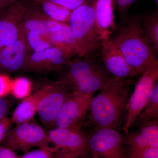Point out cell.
I'll list each match as a JSON object with an SVG mask.
<instances>
[{"label": "cell", "mask_w": 158, "mask_h": 158, "mask_svg": "<svg viewBox=\"0 0 158 158\" xmlns=\"http://www.w3.org/2000/svg\"><path fill=\"white\" fill-rule=\"evenodd\" d=\"M21 33L24 37L29 49L32 50L34 52H42L52 46L45 36L31 31Z\"/></svg>", "instance_id": "7402d4cb"}, {"label": "cell", "mask_w": 158, "mask_h": 158, "mask_svg": "<svg viewBox=\"0 0 158 158\" xmlns=\"http://www.w3.org/2000/svg\"><path fill=\"white\" fill-rule=\"evenodd\" d=\"M73 158H88V157H83L81 156H77L73 157Z\"/></svg>", "instance_id": "e575fe53"}, {"label": "cell", "mask_w": 158, "mask_h": 158, "mask_svg": "<svg viewBox=\"0 0 158 158\" xmlns=\"http://www.w3.org/2000/svg\"><path fill=\"white\" fill-rule=\"evenodd\" d=\"M47 135L50 143L54 147L73 156L88 157V136L81 127H56L50 130Z\"/></svg>", "instance_id": "8fae6325"}, {"label": "cell", "mask_w": 158, "mask_h": 158, "mask_svg": "<svg viewBox=\"0 0 158 158\" xmlns=\"http://www.w3.org/2000/svg\"><path fill=\"white\" fill-rule=\"evenodd\" d=\"M127 158H158V147L145 148L127 156Z\"/></svg>", "instance_id": "f1b7e54d"}, {"label": "cell", "mask_w": 158, "mask_h": 158, "mask_svg": "<svg viewBox=\"0 0 158 158\" xmlns=\"http://www.w3.org/2000/svg\"><path fill=\"white\" fill-rule=\"evenodd\" d=\"M37 113V100L35 95L23 100L13 111L10 120L12 123L21 124L33 120Z\"/></svg>", "instance_id": "d6986e66"}, {"label": "cell", "mask_w": 158, "mask_h": 158, "mask_svg": "<svg viewBox=\"0 0 158 158\" xmlns=\"http://www.w3.org/2000/svg\"><path fill=\"white\" fill-rule=\"evenodd\" d=\"M100 52L103 65L114 78L124 80L131 77V70L125 58L111 39L102 43Z\"/></svg>", "instance_id": "9a60e30c"}, {"label": "cell", "mask_w": 158, "mask_h": 158, "mask_svg": "<svg viewBox=\"0 0 158 158\" xmlns=\"http://www.w3.org/2000/svg\"><path fill=\"white\" fill-rule=\"evenodd\" d=\"M94 12L97 27L103 43L111 39L116 30L113 0H96Z\"/></svg>", "instance_id": "e0dca14e"}, {"label": "cell", "mask_w": 158, "mask_h": 158, "mask_svg": "<svg viewBox=\"0 0 158 158\" xmlns=\"http://www.w3.org/2000/svg\"><path fill=\"white\" fill-rule=\"evenodd\" d=\"M32 90L31 81L25 77H19L12 80L10 93L15 98L24 99L30 95Z\"/></svg>", "instance_id": "603a6c76"}, {"label": "cell", "mask_w": 158, "mask_h": 158, "mask_svg": "<svg viewBox=\"0 0 158 158\" xmlns=\"http://www.w3.org/2000/svg\"><path fill=\"white\" fill-rule=\"evenodd\" d=\"M142 113L147 117L158 119V81L156 82L149 94L148 100Z\"/></svg>", "instance_id": "cb8c5ba5"}, {"label": "cell", "mask_w": 158, "mask_h": 158, "mask_svg": "<svg viewBox=\"0 0 158 158\" xmlns=\"http://www.w3.org/2000/svg\"><path fill=\"white\" fill-rule=\"evenodd\" d=\"M12 123L10 118H8L7 116L0 120V145L6 133L11 128Z\"/></svg>", "instance_id": "f546056e"}, {"label": "cell", "mask_w": 158, "mask_h": 158, "mask_svg": "<svg viewBox=\"0 0 158 158\" xmlns=\"http://www.w3.org/2000/svg\"><path fill=\"white\" fill-rule=\"evenodd\" d=\"M94 93L72 92L66 98L56 119L59 127H81L86 114L90 111Z\"/></svg>", "instance_id": "9c48e42d"}, {"label": "cell", "mask_w": 158, "mask_h": 158, "mask_svg": "<svg viewBox=\"0 0 158 158\" xmlns=\"http://www.w3.org/2000/svg\"><path fill=\"white\" fill-rule=\"evenodd\" d=\"M44 13L51 19L59 23H69L71 10L48 0H34Z\"/></svg>", "instance_id": "44dd1931"}, {"label": "cell", "mask_w": 158, "mask_h": 158, "mask_svg": "<svg viewBox=\"0 0 158 158\" xmlns=\"http://www.w3.org/2000/svg\"><path fill=\"white\" fill-rule=\"evenodd\" d=\"M142 28L156 59L158 54V10L145 15L141 19Z\"/></svg>", "instance_id": "ffe728a7"}, {"label": "cell", "mask_w": 158, "mask_h": 158, "mask_svg": "<svg viewBox=\"0 0 158 158\" xmlns=\"http://www.w3.org/2000/svg\"><path fill=\"white\" fill-rule=\"evenodd\" d=\"M21 0H0V9L6 8Z\"/></svg>", "instance_id": "836d02e7"}, {"label": "cell", "mask_w": 158, "mask_h": 158, "mask_svg": "<svg viewBox=\"0 0 158 158\" xmlns=\"http://www.w3.org/2000/svg\"><path fill=\"white\" fill-rule=\"evenodd\" d=\"M29 48L21 32L17 40L0 52V73H12L23 69L28 57Z\"/></svg>", "instance_id": "2e32d148"}, {"label": "cell", "mask_w": 158, "mask_h": 158, "mask_svg": "<svg viewBox=\"0 0 158 158\" xmlns=\"http://www.w3.org/2000/svg\"><path fill=\"white\" fill-rule=\"evenodd\" d=\"M49 144L47 133L32 120L11 128L1 145L14 151L27 152L33 148H49Z\"/></svg>", "instance_id": "5b68a950"}, {"label": "cell", "mask_w": 158, "mask_h": 158, "mask_svg": "<svg viewBox=\"0 0 158 158\" xmlns=\"http://www.w3.org/2000/svg\"><path fill=\"white\" fill-rule=\"evenodd\" d=\"M98 56H78L60 70L59 81L64 83L72 92L95 93L106 87L113 79L107 71Z\"/></svg>", "instance_id": "3957f363"}, {"label": "cell", "mask_w": 158, "mask_h": 158, "mask_svg": "<svg viewBox=\"0 0 158 158\" xmlns=\"http://www.w3.org/2000/svg\"><path fill=\"white\" fill-rule=\"evenodd\" d=\"M111 39L125 58L131 77L143 73L157 60L138 16L128 18Z\"/></svg>", "instance_id": "6da1fadb"}, {"label": "cell", "mask_w": 158, "mask_h": 158, "mask_svg": "<svg viewBox=\"0 0 158 158\" xmlns=\"http://www.w3.org/2000/svg\"><path fill=\"white\" fill-rule=\"evenodd\" d=\"M96 0L83 4L71 13L69 26L77 46L80 57L98 56L102 43L95 21Z\"/></svg>", "instance_id": "277c9868"}, {"label": "cell", "mask_w": 158, "mask_h": 158, "mask_svg": "<svg viewBox=\"0 0 158 158\" xmlns=\"http://www.w3.org/2000/svg\"><path fill=\"white\" fill-rule=\"evenodd\" d=\"M72 92L64 83L59 81L44 86L34 94L37 113L44 126L47 128L55 126L62 105Z\"/></svg>", "instance_id": "8992f818"}, {"label": "cell", "mask_w": 158, "mask_h": 158, "mask_svg": "<svg viewBox=\"0 0 158 158\" xmlns=\"http://www.w3.org/2000/svg\"><path fill=\"white\" fill-rule=\"evenodd\" d=\"M45 37L52 46L58 48L73 57L78 56L76 41L69 24L63 23L59 31Z\"/></svg>", "instance_id": "ac0fdd59"}, {"label": "cell", "mask_w": 158, "mask_h": 158, "mask_svg": "<svg viewBox=\"0 0 158 158\" xmlns=\"http://www.w3.org/2000/svg\"><path fill=\"white\" fill-rule=\"evenodd\" d=\"M52 2L65 7L69 10H73L79 6L94 1V0H48Z\"/></svg>", "instance_id": "83f0119b"}, {"label": "cell", "mask_w": 158, "mask_h": 158, "mask_svg": "<svg viewBox=\"0 0 158 158\" xmlns=\"http://www.w3.org/2000/svg\"><path fill=\"white\" fill-rule=\"evenodd\" d=\"M142 74L127 104V114L123 128L126 135L129 133L130 128L145 108L149 94L158 81L157 59Z\"/></svg>", "instance_id": "52a82bcc"}, {"label": "cell", "mask_w": 158, "mask_h": 158, "mask_svg": "<svg viewBox=\"0 0 158 158\" xmlns=\"http://www.w3.org/2000/svg\"><path fill=\"white\" fill-rule=\"evenodd\" d=\"M131 81L113 79L97 95L92 98L90 119L96 128L116 129L128 101Z\"/></svg>", "instance_id": "7a4b0ae2"}, {"label": "cell", "mask_w": 158, "mask_h": 158, "mask_svg": "<svg viewBox=\"0 0 158 158\" xmlns=\"http://www.w3.org/2000/svg\"><path fill=\"white\" fill-rule=\"evenodd\" d=\"M88 141L93 158H127L123 137L116 129L96 128L88 136Z\"/></svg>", "instance_id": "ba28073f"}, {"label": "cell", "mask_w": 158, "mask_h": 158, "mask_svg": "<svg viewBox=\"0 0 158 158\" xmlns=\"http://www.w3.org/2000/svg\"><path fill=\"white\" fill-rule=\"evenodd\" d=\"M138 118L140 120L139 129L123 137L124 143L130 148L127 156L148 148L158 147V119L147 117L142 113Z\"/></svg>", "instance_id": "7c38bea8"}, {"label": "cell", "mask_w": 158, "mask_h": 158, "mask_svg": "<svg viewBox=\"0 0 158 158\" xmlns=\"http://www.w3.org/2000/svg\"><path fill=\"white\" fill-rule=\"evenodd\" d=\"M136 0H113V6L118 12L122 23H125L128 18V13Z\"/></svg>", "instance_id": "d4e9b609"}, {"label": "cell", "mask_w": 158, "mask_h": 158, "mask_svg": "<svg viewBox=\"0 0 158 158\" xmlns=\"http://www.w3.org/2000/svg\"><path fill=\"white\" fill-rule=\"evenodd\" d=\"M73 157L75 156L70 155L62 150L54 147L52 158H73Z\"/></svg>", "instance_id": "d6a6232c"}, {"label": "cell", "mask_w": 158, "mask_h": 158, "mask_svg": "<svg viewBox=\"0 0 158 158\" xmlns=\"http://www.w3.org/2000/svg\"><path fill=\"white\" fill-rule=\"evenodd\" d=\"M63 23L48 17L39 4L32 0L23 17L21 32L24 33L31 31L47 36L59 31Z\"/></svg>", "instance_id": "5bb4252c"}, {"label": "cell", "mask_w": 158, "mask_h": 158, "mask_svg": "<svg viewBox=\"0 0 158 158\" xmlns=\"http://www.w3.org/2000/svg\"><path fill=\"white\" fill-rule=\"evenodd\" d=\"M72 56L56 47L29 55L23 69L46 73L60 70L71 61Z\"/></svg>", "instance_id": "4fadbf2b"}, {"label": "cell", "mask_w": 158, "mask_h": 158, "mask_svg": "<svg viewBox=\"0 0 158 158\" xmlns=\"http://www.w3.org/2000/svg\"><path fill=\"white\" fill-rule=\"evenodd\" d=\"M12 81L8 74L0 73V98L6 97L10 93Z\"/></svg>", "instance_id": "4316f807"}, {"label": "cell", "mask_w": 158, "mask_h": 158, "mask_svg": "<svg viewBox=\"0 0 158 158\" xmlns=\"http://www.w3.org/2000/svg\"><path fill=\"white\" fill-rule=\"evenodd\" d=\"M32 0H21L0 9V52L21 35V24Z\"/></svg>", "instance_id": "30bf717a"}, {"label": "cell", "mask_w": 158, "mask_h": 158, "mask_svg": "<svg viewBox=\"0 0 158 158\" xmlns=\"http://www.w3.org/2000/svg\"><path fill=\"white\" fill-rule=\"evenodd\" d=\"M54 147L29 151L19 158H52Z\"/></svg>", "instance_id": "484cf974"}, {"label": "cell", "mask_w": 158, "mask_h": 158, "mask_svg": "<svg viewBox=\"0 0 158 158\" xmlns=\"http://www.w3.org/2000/svg\"><path fill=\"white\" fill-rule=\"evenodd\" d=\"M11 102L6 97L0 98V120L7 116L11 107Z\"/></svg>", "instance_id": "4dcf8cb0"}, {"label": "cell", "mask_w": 158, "mask_h": 158, "mask_svg": "<svg viewBox=\"0 0 158 158\" xmlns=\"http://www.w3.org/2000/svg\"><path fill=\"white\" fill-rule=\"evenodd\" d=\"M15 151L0 145V158H19Z\"/></svg>", "instance_id": "1f68e13d"}]
</instances>
